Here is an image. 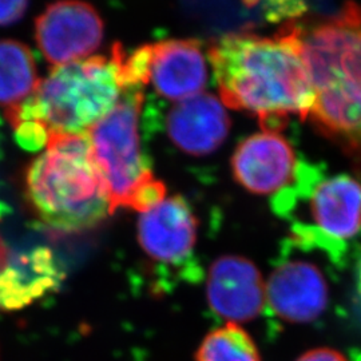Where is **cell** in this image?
Masks as SVG:
<instances>
[{"label": "cell", "instance_id": "obj_1", "mask_svg": "<svg viewBox=\"0 0 361 361\" xmlns=\"http://www.w3.org/2000/svg\"><path fill=\"white\" fill-rule=\"evenodd\" d=\"M207 55L222 104L257 116L264 131L280 133L290 114L310 116L313 87L295 23L273 37L229 34Z\"/></svg>", "mask_w": 361, "mask_h": 361}, {"label": "cell", "instance_id": "obj_2", "mask_svg": "<svg viewBox=\"0 0 361 361\" xmlns=\"http://www.w3.org/2000/svg\"><path fill=\"white\" fill-rule=\"evenodd\" d=\"M313 87V125L350 152L361 150V4L310 27L297 25Z\"/></svg>", "mask_w": 361, "mask_h": 361}, {"label": "cell", "instance_id": "obj_3", "mask_svg": "<svg viewBox=\"0 0 361 361\" xmlns=\"http://www.w3.org/2000/svg\"><path fill=\"white\" fill-rule=\"evenodd\" d=\"M126 50L116 44L110 55L91 56L58 66L39 80L23 102L6 110L13 126L35 123L51 135L87 134L104 118L128 86Z\"/></svg>", "mask_w": 361, "mask_h": 361}, {"label": "cell", "instance_id": "obj_4", "mask_svg": "<svg viewBox=\"0 0 361 361\" xmlns=\"http://www.w3.org/2000/svg\"><path fill=\"white\" fill-rule=\"evenodd\" d=\"M27 197L55 232L87 231L111 213L87 134L51 135L27 170Z\"/></svg>", "mask_w": 361, "mask_h": 361}, {"label": "cell", "instance_id": "obj_5", "mask_svg": "<svg viewBox=\"0 0 361 361\" xmlns=\"http://www.w3.org/2000/svg\"><path fill=\"white\" fill-rule=\"evenodd\" d=\"M142 102L143 86H126L116 106L87 131L111 213L118 207H130L135 194L154 180L140 142Z\"/></svg>", "mask_w": 361, "mask_h": 361}, {"label": "cell", "instance_id": "obj_6", "mask_svg": "<svg viewBox=\"0 0 361 361\" xmlns=\"http://www.w3.org/2000/svg\"><path fill=\"white\" fill-rule=\"evenodd\" d=\"M297 195L307 197L312 222L295 225L296 241L326 252L341 250L361 232V183L345 176L320 177L312 166H297Z\"/></svg>", "mask_w": 361, "mask_h": 361}, {"label": "cell", "instance_id": "obj_7", "mask_svg": "<svg viewBox=\"0 0 361 361\" xmlns=\"http://www.w3.org/2000/svg\"><path fill=\"white\" fill-rule=\"evenodd\" d=\"M99 13L83 0H58L35 20V40L54 67L86 59L104 40Z\"/></svg>", "mask_w": 361, "mask_h": 361}, {"label": "cell", "instance_id": "obj_8", "mask_svg": "<svg viewBox=\"0 0 361 361\" xmlns=\"http://www.w3.org/2000/svg\"><path fill=\"white\" fill-rule=\"evenodd\" d=\"M296 155L280 133H258L241 143L232 158L235 180L256 194L281 193L296 177Z\"/></svg>", "mask_w": 361, "mask_h": 361}, {"label": "cell", "instance_id": "obj_9", "mask_svg": "<svg viewBox=\"0 0 361 361\" xmlns=\"http://www.w3.org/2000/svg\"><path fill=\"white\" fill-rule=\"evenodd\" d=\"M207 301L214 313L231 323L256 319L267 302L257 267L240 256L219 257L209 271Z\"/></svg>", "mask_w": 361, "mask_h": 361}, {"label": "cell", "instance_id": "obj_10", "mask_svg": "<svg viewBox=\"0 0 361 361\" xmlns=\"http://www.w3.org/2000/svg\"><path fill=\"white\" fill-rule=\"evenodd\" d=\"M149 82L165 99L182 102L207 83V56L197 39H168L149 44Z\"/></svg>", "mask_w": 361, "mask_h": 361}, {"label": "cell", "instance_id": "obj_11", "mask_svg": "<svg viewBox=\"0 0 361 361\" xmlns=\"http://www.w3.org/2000/svg\"><path fill=\"white\" fill-rule=\"evenodd\" d=\"M265 289L271 310L288 323L314 322L328 305L329 292L323 273L305 261L280 264Z\"/></svg>", "mask_w": 361, "mask_h": 361}, {"label": "cell", "instance_id": "obj_12", "mask_svg": "<svg viewBox=\"0 0 361 361\" xmlns=\"http://www.w3.org/2000/svg\"><path fill=\"white\" fill-rule=\"evenodd\" d=\"M197 219L182 197H170L141 214L138 238L143 250L158 262L180 264L193 253Z\"/></svg>", "mask_w": 361, "mask_h": 361}, {"label": "cell", "instance_id": "obj_13", "mask_svg": "<svg viewBox=\"0 0 361 361\" xmlns=\"http://www.w3.org/2000/svg\"><path fill=\"white\" fill-rule=\"evenodd\" d=\"M229 116L217 97L201 92L176 104L166 121L169 137L182 152L207 155L228 137Z\"/></svg>", "mask_w": 361, "mask_h": 361}, {"label": "cell", "instance_id": "obj_14", "mask_svg": "<svg viewBox=\"0 0 361 361\" xmlns=\"http://www.w3.org/2000/svg\"><path fill=\"white\" fill-rule=\"evenodd\" d=\"M61 274L56 259L44 247L8 259L0 271V308L19 310L30 305L59 284Z\"/></svg>", "mask_w": 361, "mask_h": 361}, {"label": "cell", "instance_id": "obj_15", "mask_svg": "<svg viewBox=\"0 0 361 361\" xmlns=\"http://www.w3.org/2000/svg\"><path fill=\"white\" fill-rule=\"evenodd\" d=\"M37 62L25 43L0 39V107L23 102L39 83Z\"/></svg>", "mask_w": 361, "mask_h": 361}, {"label": "cell", "instance_id": "obj_16", "mask_svg": "<svg viewBox=\"0 0 361 361\" xmlns=\"http://www.w3.org/2000/svg\"><path fill=\"white\" fill-rule=\"evenodd\" d=\"M195 361H261L257 347L243 328L228 323L204 338Z\"/></svg>", "mask_w": 361, "mask_h": 361}, {"label": "cell", "instance_id": "obj_17", "mask_svg": "<svg viewBox=\"0 0 361 361\" xmlns=\"http://www.w3.org/2000/svg\"><path fill=\"white\" fill-rule=\"evenodd\" d=\"M28 8V0H0V26L19 22Z\"/></svg>", "mask_w": 361, "mask_h": 361}, {"label": "cell", "instance_id": "obj_18", "mask_svg": "<svg viewBox=\"0 0 361 361\" xmlns=\"http://www.w3.org/2000/svg\"><path fill=\"white\" fill-rule=\"evenodd\" d=\"M296 361H348L343 353L331 348L310 349Z\"/></svg>", "mask_w": 361, "mask_h": 361}, {"label": "cell", "instance_id": "obj_19", "mask_svg": "<svg viewBox=\"0 0 361 361\" xmlns=\"http://www.w3.org/2000/svg\"><path fill=\"white\" fill-rule=\"evenodd\" d=\"M357 293L361 296V262L359 267V273H357Z\"/></svg>", "mask_w": 361, "mask_h": 361}]
</instances>
